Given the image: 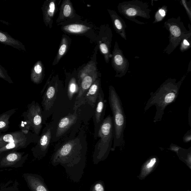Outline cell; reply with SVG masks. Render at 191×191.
Wrapping results in <instances>:
<instances>
[{"mask_svg": "<svg viewBox=\"0 0 191 191\" xmlns=\"http://www.w3.org/2000/svg\"><path fill=\"white\" fill-rule=\"evenodd\" d=\"M156 158H152L150 162L147 165V168H150L152 167L154 165L155 163H156Z\"/></svg>", "mask_w": 191, "mask_h": 191, "instance_id": "cell-36", "label": "cell"}, {"mask_svg": "<svg viewBox=\"0 0 191 191\" xmlns=\"http://www.w3.org/2000/svg\"><path fill=\"white\" fill-rule=\"evenodd\" d=\"M109 102L113 116L114 127V138L113 147L112 150H114L117 147L124 145V131L126 127V120L124 108L120 98L112 86L109 88Z\"/></svg>", "mask_w": 191, "mask_h": 191, "instance_id": "cell-3", "label": "cell"}, {"mask_svg": "<svg viewBox=\"0 0 191 191\" xmlns=\"http://www.w3.org/2000/svg\"><path fill=\"white\" fill-rule=\"evenodd\" d=\"M28 109L23 113V116L30 123L33 132L39 136L43 123L42 109L35 101L28 105Z\"/></svg>", "mask_w": 191, "mask_h": 191, "instance_id": "cell-8", "label": "cell"}, {"mask_svg": "<svg viewBox=\"0 0 191 191\" xmlns=\"http://www.w3.org/2000/svg\"><path fill=\"white\" fill-rule=\"evenodd\" d=\"M108 11L111 17L115 31L122 38L127 40L126 28L127 26L124 20L114 10L108 9Z\"/></svg>", "mask_w": 191, "mask_h": 191, "instance_id": "cell-18", "label": "cell"}, {"mask_svg": "<svg viewBox=\"0 0 191 191\" xmlns=\"http://www.w3.org/2000/svg\"><path fill=\"white\" fill-rule=\"evenodd\" d=\"M44 67L41 61H39L32 68L31 71V79L35 84L41 83L44 77Z\"/></svg>", "mask_w": 191, "mask_h": 191, "instance_id": "cell-23", "label": "cell"}, {"mask_svg": "<svg viewBox=\"0 0 191 191\" xmlns=\"http://www.w3.org/2000/svg\"><path fill=\"white\" fill-rule=\"evenodd\" d=\"M0 43L10 46L18 50L26 51L24 45L17 40L12 37L7 33L0 30Z\"/></svg>", "mask_w": 191, "mask_h": 191, "instance_id": "cell-22", "label": "cell"}, {"mask_svg": "<svg viewBox=\"0 0 191 191\" xmlns=\"http://www.w3.org/2000/svg\"></svg>", "mask_w": 191, "mask_h": 191, "instance_id": "cell-40", "label": "cell"}, {"mask_svg": "<svg viewBox=\"0 0 191 191\" xmlns=\"http://www.w3.org/2000/svg\"><path fill=\"white\" fill-rule=\"evenodd\" d=\"M167 12L168 9L166 6H163L159 8L155 13L154 21L153 24L160 23L163 21L166 16Z\"/></svg>", "mask_w": 191, "mask_h": 191, "instance_id": "cell-29", "label": "cell"}, {"mask_svg": "<svg viewBox=\"0 0 191 191\" xmlns=\"http://www.w3.org/2000/svg\"><path fill=\"white\" fill-rule=\"evenodd\" d=\"M106 105H107V101L105 99L104 91L102 89H101L100 91L96 102L93 118L94 125V138L95 140L97 139L99 128L105 119L104 116H105Z\"/></svg>", "mask_w": 191, "mask_h": 191, "instance_id": "cell-14", "label": "cell"}, {"mask_svg": "<svg viewBox=\"0 0 191 191\" xmlns=\"http://www.w3.org/2000/svg\"><path fill=\"white\" fill-rule=\"evenodd\" d=\"M58 83L57 81L52 79L49 82L43 96L42 106L43 107V122L45 121L47 114L53 109L58 92Z\"/></svg>", "mask_w": 191, "mask_h": 191, "instance_id": "cell-12", "label": "cell"}, {"mask_svg": "<svg viewBox=\"0 0 191 191\" xmlns=\"http://www.w3.org/2000/svg\"><path fill=\"white\" fill-rule=\"evenodd\" d=\"M114 138L112 117L109 115L105 118L98 132L99 140L94 146L93 155L94 164H97L107 156L111 149Z\"/></svg>", "mask_w": 191, "mask_h": 191, "instance_id": "cell-4", "label": "cell"}, {"mask_svg": "<svg viewBox=\"0 0 191 191\" xmlns=\"http://www.w3.org/2000/svg\"><path fill=\"white\" fill-rule=\"evenodd\" d=\"M99 48L101 53L104 56L106 63H108L111 58V44L100 40L99 41Z\"/></svg>", "mask_w": 191, "mask_h": 191, "instance_id": "cell-28", "label": "cell"}, {"mask_svg": "<svg viewBox=\"0 0 191 191\" xmlns=\"http://www.w3.org/2000/svg\"><path fill=\"white\" fill-rule=\"evenodd\" d=\"M39 136L31 131L28 134H26L20 130L4 134L1 133L0 148L6 146L8 144L13 143L30 141L36 143Z\"/></svg>", "mask_w": 191, "mask_h": 191, "instance_id": "cell-13", "label": "cell"}, {"mask_svg": "<svg viewBox=\"0 0 191 191\" xmlns=\"http://www.w3.org/2000/svg\"><path fill=\"white\" fill-rule=\"evenodd\" d=\"M32 143H35V142L33 141H29L8 144L6 146L0 148V154L8 151H16L17 150L21 149L26 148Z\"/></svg>", "mask_w": 191, "mask_h": 191, "instance_id": "cell-26", "label": "cell"}, {"mask_svg": "<svg viewBox=\"0 0 191 191\" xmlns=\"http://www.w3.org/2000/svg\"><path fill=\"white\" fill-rule=\"evenodd\" d=\"M79 87L78 83L77 78L72 77L69 81L67 87V96L70 100H72V98L76 94H78Z\"/></svg>", "mask_w": 191, "mask_h": 191, "instance_id": "cell-27", "label": "cell"}, {"mask_svg": "<svg viewBox=\"0 0 191 191\" xmlns=\"http://www.w3.org/2000/svg\"><path fill=\"white\" fill-rule=\"evenodd\" d=\"M111 58L112 65L116 72L115 77H124L129 70L130 64L123 50L120 49L117 42H115Z\"/></svg>", "mask_w": 191, "mask_h": 191, "instance_id": "cell-10", "label": "cell"}, {"mask_svg": "<svg viewBox=\"0 0 191 191\" xmlns=\"http://www.w3.org/2000/svg\"><path fill=\"white\" fill-rule=\"evenodd\" d=\"M101 89V80L99 77L92 84L86 93L84 98L85 104H88L94 108H95Z\"/></svg>", "mask_w": 191, "mask_h": 191, "instance_id": "cell-19", "label": "cell"}, {"mask_svg": "<svg viewBox=\"0 0 191 191\" xmlns=\"http://www.w3.org/2000/svg\"><path fill=\"white\" fill-rule=\"evenodd\" d=\"M191 106H190L189 108L188 112V121L189 126L191 127Z\"/></svg>", "mask_w": 191, "mask_h": 191, "instance_id": "cell-38", "label": "cell"}, {"mask_svg": "<svg viewBox=\"0 0 191 191\" xmlns=\"http://www.w3.org/2000/svg\"><path fill=\"white\" fill-rule=\"evenodd\" d=\"M0 78L8 81L9 82H12L11 79L8 76L6 70L1 65H0Z\"/></svg>", "mask_w": 191, "mask_h": 191, "instance_id": "cell-34", "label": "cell"}, {"mask_svg": "<svg viewBox=\"0 0 191 191\" xmlns=\"http://www.w3.org/2000/svg\"><path fill=\"white\" fill-rule=\"evenodd\" d=\"M24 177L31 191H50L41 176L35 174H25Z\"/></svg>", "mask_w": 191, "mask_h": 191, "instance_id": "cell-16", "label": "cell"}, {"mask_svg": "<svg viewBox=\"0 0 191 191\" xmlns=\"http://www.w3.org/2000/svg\"><path fill=\"white\" fill-rule=\"evenodd\" d=\"M164 28L169 32V44L163 53L170 55L180 45L184 39L191 37V27L189 24V30L187 29L181 21L180 16L171 18L164 23Z\"/></svg>", "mask_w": 191, "mask_h": 191, "instance_id": "cell-6", "label": "cell"}, {"mask_svg": "<svg viewBox=\"0 0 191 191\" xmlns=\"http://www.w3.org/2000/svg\"><path fill=\"white\" fill-rule=\"evenodd\" d=\"M52 123H47L39 136L36 145L32 148V153L36 159H42L48 153L52 138Z\"/></svg>", "mask_w": 191, "mask_h": 191, "instance_id": "cell-9", "label": "cell"}, {"mask_svg": "<svg viewBox=\"0 0 191 191\" xmlns=\"http://www.w3.org/2000/svg\"><path fill=\"white\" fill-rule=\"evenodd\" d=\"M181 148L180 147L177 146V145L171 144L170 147V149L173 151L176 152H178V150L180 149Z\"/></svg>", "mask_w": 191, "mask_h": 191, "instance_id": "cell-37", "label": "cell"}, {"mask_svg": "<svg viewBox=\"0 0 191 191\" xmlns=\"http://www.w3.org/2000/svg\"><path fill=\"white\" fill-rule=\"evenodd\" d=\"M117 8L118 12L122 16L137 24L143 25L146 24L137 20L138 17L146 19L150 18L151 9L148 2L138 0L124 1L119 3Z\"/></svg>", "mask_w": 191, "mask_h": 191, "instance_id": "cell-7", "label": "cell"}, {"mask_svg": "<svg viewBox=\"0 0 191 191\" xmlns=\"http://www.w3.org/2000/svg\"><path fill=\"white\" fill-rule=\"evenodd\" d=\"M186 76V74L178 82L176 79L170 78L160 86L156 92L150 93V97L146 103L144 111L146 112L152 106H155L156 112L154 123L161 121L166 108L176 100L181 86Z\"/></svg>", "mask_w": 191, "mask_h": 191, "instance_id": "cell-2", "label": "cell"}, {"mask_svg": "<svg viewBox=\"0 0 191 191\" xmlns=\"http://www.w3.org/2000/svg\"><path fill=\"white\" fill-rule=\"evenodd\" d=\"M76 15L70 0H64L61 6L57 23L59 25L65 22L70 21L71 19L75 18Z\"/></svg>", "mask_w": 191, "mask_h": 191, "instance_id": "cell-17", "label": "cell"}, {"mask_svg": "<svg viewBox=\"0 0 191 191\" xmlns=\"http://www.w3.org/2000/svg\"><path fill=\"white\" fill-rule=\"evenodd\" d=\"M90 191H105V190L102 182L97 181L92 185Z\"/></svg>", "mask_w": 191, "mask_h": 191, "instance_id": "cell-33", "label": "cell"}, {"mask_svg": "<svg viewBox=\"0 0 191 191\" xmlns=\"http://www.w3.org/2000/svg\"><path fill=\"white\" fill-rule=\"evenodd\" d=\"M180 3L185 8L189 19L191 21V0L189 1L186 0H182L180 1Z\"/></svg>", "mask_w": 191, "mask_h": 191, "instance_id": "cell-32", "label": "cell"}, {"mask_svg": "<svg viewBox=\"0 0 191 191\" xmlns=\"http://www.w3.org/2000/svg\"><path fill=\"white\" fill-rule=\"evenodd\" d=\"M191 140V130H189L185 133L183 138V141L184 143H188L190 142Z\"/></svg>", "mask_w": 191, "mask_h": 191, "instance_id": "cell-35", "label": "cell"}, {"mask_svg": "<svg viewBox=\"0 0 191 191\" xmlns=\"http://www.w3.org/2000/svg\"><path fill=\"white\" fill-rule=\"evenodd\" d=\"M24 153L16 151L10 152L3 156L0 162V166L2 167H15V165L25 160L28 155L23 156Z\"/></svg>", "mask_w": 191, "mask_h": 191, "instance_id": "cell-21", "label": "cell"}, {"mask_svg": "<svg viewBox=\"0 0 191 191\" xmlns=\"http://www.w3.org/2000/svg\"><path fill=\"white\" fill-rule=\"evenodd\" d=\"M17 109H12L0 115V133L8 130L9 128V119L16 112Z\"/></svg>", "mask_w": 191, "mask_h": 191, "instance_id": "cell-25", "label": "cell"}, {"mask_svg": "<svg viewBox=\"0 0 191 191\" xmlns=\"http://www.w3.org/2000/svg\"><path fill=\"white\" fill-rule=\"evenodd\" d=\"M62 24H63L61 27L62 31L70 34L83 35L87 33L91 30V27L84 23H72Z\"/></svg>", "mask_w": 191, "mask_h": 191, "instance_id": "cell-20", "label": "cell"}, {"mask_svg": "<svg viewBox=\"0 0 191 191\" xmlns=\"http://www.w3.org/2000/svg\"><path fill=\"white\" fill-rule=\"evenodd\" d=\"M87 150L85 131L82 128L77 136L57 144L50 163L55 167L62 166L71 180L79 182L85 168Z\"/></svg>", "mask_w": 191, "mask_h": 191, "instance_id": "cell-1", "label": "cell"}, {"mask_svg": "<svg viewBox=\"0 0 191 191\" xmlns=\"http://www.w3.org/2000/svg\"><path fill=\"white\" fill-rule=\"evenodd\" d=\"M191 37L184 39L180 43V50L181 52H183L189 50L191 47Z\"/></svg>", "mask_w": 191, "mask_h": 191, "instance_id": "cell-31", "label": "cell"}, {"mask_svg": "<svg viewBox=\"0 0 191 191\" xmlns=\"http://www.w3.org/2000/svg\"><path fill=\"white\" fill-rule=\"evenodd\" d=\"M56 0H47L44 3L42 7L43 21L47 27L51 28L53 19L57 9Z\"/></svg>", "mask_w": 191, "mask_h": 191, "instance_id": "cell-15", "label": "cell"}, {"mask_svg": "<svg viewBox=\"0 0 191 191\" xmlns=\"http://www.w3.org/2000/svg\"><path fill=\"white\" fill-rule=\"evenodd\" d=\"M99 75L96 59L90 61L79 71L77 77L79 90L74 104V111L77 110L81 106L85 104L84 98L86 93L92 84L99 77Z\"/></svg>", "mask_w": 191, "mask_h": 191, "instance_id": "cell-5", "label": "cell"}, {"mask_svg": "<svg viewBox=\"0 0 191 191\" xmlns=\"http://www.w3.org/2000/svg\"><path fill=\"white\" fill-rule=\"evenodd\" d=\"M2 154H2H0V156H1V155Z\"/></svg>", "mask_w": 191, "mask_h": 191, "instance_id": "cell-39", "label": "cell"}, {"mask_svg": "<svg viewBox=\"0 0 191 191\" xmlns=\"http://www.w3.org/2000/svg\"><path fill=\"white\" fill-rule=\"evenodd\" d=\"M70 39L67 35H63L61 41L60 47L55 57L52 65H56L60 62L61 59L67 53L70 44Z\"/></svg>", "mask_w": 191, "mask_h": 191, "instance_id": "cell-24", "label": "cell"}, {"mask_svg": "<svg viewBox=\"0 0 191 191\" xmlns=\"http://www.w3.org/2000/svg\"><path fill=\"white\" fill-rule=\"evenodd\" d=\"M74 111L73 113L69 114L58 121L55 130V137L52 138L53 142L62 139L68 132L79 121L80 114L79 109Z\"/></svg>", "mask_w": 191, "mask_h": 191, "instance_id": "cell-11", "label": "cell"}, {"mask_svg": "<svg viewBox=\"0 0 191 191\" xmlns=\"http://www.w3.org/2000/svg\"><path fill=\"white\" fill-rule=\"evenodd\" d=\"M20 130L26 134H28L32 130L31 125L28 119L24 118V119L21 121L19 125Z\"/></svg>", "mask_w": 191, "mask_h": 191, "instance_id": "cell-30", "label": "cell"}]
</instances>
